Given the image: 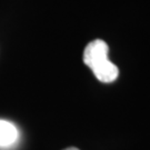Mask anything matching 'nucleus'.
I'll list each match as a JSON object with an SVG mask.
<instances>
[{
  "label": "nucleus",
  "instance_id": "obj_2",
  "mask_svg": "<svg viewBox=\"0 0 150 150\" xmlns=\"http://www.w3.org/2000/svg\"><path fill=\"white\" fill-rule=\"evenodd\" d=\"M19 138L17 127L7 120H0V147H10Z\"/></svg>",
  "mask_w": 150,
  "mask_h": 150
},
{
  "label": "nucleus",
  "instance_id": "obj_1",
  "mask_svg": "<svg viewBox=\"0 0 150 150\" xmlns=\"http://www.w3.org/2000/svg\"><path fill=\"white\" fill-rule=\"evenodd\" d=\"M109 47L101 39H96L87 45L83 51V64L88 66L100 82L110 83L118 78L119 69L108 58Z\"/></svg>",
  "mask_w": 150,
  "mask_h": 150
},
{
  "label": "nucleus",
  "instance_id": "obj_3",
  "mask_svg": "<svg viewBox=\"0 0 150 150\" xmlns=\"http://www.w3.org/2000/svg\"><path fill=\"white\" fill-rule=\"evenodd\" d=\"M64 150H79L78 148H75V147H70V148H67V149Z\"/></svg>",
  "mask_w": 150,
  "mask_h": 150
}]
</instances>
